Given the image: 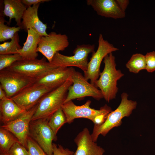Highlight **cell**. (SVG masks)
I'll return each instance as SVG.
<instances>
[{
  "mask_svg": "<svg viewBox=\"0 0 155 155\" xmlns=\"http://www.w3.org/2000/svg\"><path fill=\"white\" fill-rule=\"evenodd\" d=\"M104 67L94 86L99 88L105 100L109 102L115 98L118 92L117 82L124 75L120 69L116 68L115 58L112 53L106 55L103 60Z\"/></svg>",
  "mask_w": 155,
  "mask_h": 155,
  "instance_id": "obj_1",
  "label": "cell"
},
{
  "mask_svg": "<svg viewBox=\"0 0 155 155\" xmlns=\"http://www.w3.org/2000/svg\"><path fill=\"white\" fill-rule=\"evenodd\" d=\"M128 96L127 93H123L121 95L120 103L117 108L108 114L103 123L94 125L92 132L91 134L94 141L96 142L100 135L105 136L113 128L120 126L122 123V119L129 116L136 108L137 102L128 100Z\"/></svg>",
  "mask_w": 155,
  "mask_h": 155,
  "instance_id": "obj_2",
  "label": "cell"
},
{
  "mask_svg": "<svg viewBox=\"0 0 155 155\" xmlns=\"http://www.w3.org/2000/svg\"><path fill=\"white\" fill-rule=\"evenodd\" d=\"M72 84V82L69 79L59 87L45 95L38 102L31 121L50 119L53 113L61 108L67 97L68 89Z\"/></svg>",
  "mask_w": 155,
  "mask_h": 155,
  "instance_id": "obj_3",
  "label": "cell"
},
{
  "mask_svg": "<svg viewBox=\"0 0 155 155\" xmlns=\"http://www.w3.org/2000/svg\"><path fill=\"white\" fill-rule=\"evenodd\" d=\"M94 44L78 45L73 51V55L67 56L57 52L53 56L51 63L57 67H77L84 73L88 69V55L94 51Z\"/></svg>",
  "mask_w": 155,
  "mask_h": 155,
  "instance_id": "obj_4",
  "label": "cell"
},
{
  "mask_svg": "<svg viewBox=\"0 0 155 155\" xmlns=\"http://www.w3.org/2000/svg\"><path fill=\"white\" fill-rule=\"evenodd\" d=\"M71 79L72 84L69 86L64 103L76 99H82L86 97H91L99 100L103 98L100 90L89 83L84 76L74 69Z\"/></svg>",
  "mask_w": 155,
  "mask_h": 155,
  "instance_id": "obj_5",
  "label": "cell"
},
{
  "mask_svg": "<svg viewBox=\"0 0 155 155\" xmlns=\"http://www.w3.org/2000/svg\"><path fill=\"white\" fill-rule=\"evenodd\" d=\"M50 119H41L31 121L29 128V136L34 140L47 155H53V141L57 140L55 135L49 127Z\"/></svg>",
  "mask_w": 155,
  "mask_h": 155,
  "instance_id": "obj_6",
  "label": "cell"
},
{
  "mask_svg": "<svg viewBox=\"0 0 155 155\" xmlns=\"http://www.w3.org/2000/svg\"><path fill=\"white\" fill-rule=\"evenodd\" d=\"M91 101L88 100L84 104L78 106L75 105L72 100L63 104L61 108L66 118L67 123L72 122L74 119L78 118H85L93 122L97 116L103 114H109L112 111L107 104L96 110L90 107Z\"/></svg>",
  "mask_w": 155,
  "mask_h": 155,
  "instance_id": "obj_7",
  "label": "cell"
},
{
  "mask_svg": "<svg viewBox=\"0 0 155 155\" xmlns=\"http://www.w3.org/2000/svg\"><path fill=\"white\" fill-rule=\"evenodd\" d=\"M119 50L107 40H105L102 34H100L97 49L96 52L92 53L88 63L87 70L84 73L85 78L88 80H90V83L94 85L95 82L99 76L100 67L103 59L107 55Z\"/></svg>",
  "mask_w": 155,
  "mask_h": 155,
  "instance_id": "obj_8",
  "label": "cell"
},
{
  "mask_svg": "<svg viewBox=\"0 0 155 155\" xmlns=\"http://www.w3.org/2000/svg\"><path fill=\"white\" fill-rule=\"evenodd\" d=\"M35 79L6 69L0 71V86L8 98H11L33 84Z\"/></svg>",
  "mask_w": 155,
  "mask_h": 155,
  "instance_id": "obj_9",
  "label": "cell"
},
{
  "mask_svg": "<svg viewBox=\"0 0 155 155\" xmlns=\"http://www.w3.org/2000/svg\"><path fill=\"white\" fill-rule=\"evenodd\" d=\"M44 57L40 59H23L6 68L32 78H36L46 72L59 67L46 61Z\"/></svg>",
  "mask_w": 155,
  "mask_h": 155,
  "instance_id": "obj_10",
  "label": "cell"
},
{
  "mask_svg": "<svg viewBox=\"0 0 155 155\" xmlns=\"http://www.w3.org/2000/svg\"><path fill=\"white\" fill-rule=\"evenodd\" d=\"M69 45L68 37L66 34L51 32L48 36L41 37L37 51L42 54L51 63L56 53L64 51Z\"/></svg>",
  "mask_w": 155,
  "mask_h": 155,
  "instance_id": "obj_11",
  "label": "cell"
},
{
  "mask_svg": "<svg viewBox=\"0 0 155 155\" xmlns=\"http://www.w3.org/2000/svg\"><path fill=\"white\" fill-rule=\"evenodd\" d=\"M38 105V103L16 119L1 126V127L13 134L27 150V139L29 136L30 124Z\"/></svg>",
  "mask_w": 155,
  "mask_h": 155,
  "instance_id": "obj_12",
  "label": "cell"
},
{
  "mask_svg": "<svg viewBox=\"0 0 155 155\" xmlns=\"http://www.w3.org/2000/svg\"><path fill=\"white\" fill-rule=\"evenodd\" d=\"M51 90L44 86L34 83L11 98L20 107L27 111L36 105L45 95Z\"/></svg>",
  "mask_w": 155,
  "mask_h": 155,
  "instance_id": "obj_13",
  "label": "cell"
},
{
  "mask_svg": "<svg viewBox=\"0 0 155 155\" xmlns=\"http://www.w3.org/2000/svg\"><path fill=\"white\" fill-rule=\"evenodd\" d=\"M74 69L72 67L54 68L35 78L34 83L44 86L53 90L70 79Z\"/></svg>",
  "mask_w": 155,
  "mask_h": 155,
  "instance_id": "obj_14",
  "label": "cell"
},
{
  "mask_svg": "<svg viewBox=\"0 0 155 155\" xmlns=\"http://www.w3.org/2000/svg\"><path fill=\"white\" fill-rule=\"evenodd\" d=\"M74 140L77 148L73 155H103L105 152L103 148L93 141L87 128L80 132Z\"/></svg>",
  "mask_w": 155,
  "mask_h": 155,
  "instance_id": "obj_15",
  "label": "cell"
},
{
  "mask_svg": "<svg viewBox=\"0 0 155 155\" xmlns=\"http://www.w3.org/2000/svg\"><path fill=\"white\" fill-rule=\"evenodd\" d=\"M86 2L101 16L118 19L125 16V12L121 9L115 0H87Z\"/></svg>",
  "mask_w": 155,
  "mask_h": 155,
  "instance_id": "obj_16",
  "label": "cell"
},
{
  "mask_svg": "<svg viewBox=\"0 0 155 155\" xmlns=\"http://www.w3.org/2000/svg\"><path fill=\"white\" fill-rule=\"evenodd\" d=\"M40 3L27 8L22 17L21 29L27 32L28 29H32L41 36H46L48 35L46 32L47 24L41 21L38 15Z\"/></svg>",
  "mask_w": 155,
  "mask_h": 155,
  "instance_id": "obj_17",
  "label": "cell"
},
{
  "mask_svg": "<svg viewBox=\"0 0 155 155\" xmlns=\"http://www.w3.org/2000/svg\"><path fill=\"white\" fill-rule=\"evenodd\" d=\"M26 111L11 98H7L0 101V119L4 124L16 119Z\"/></svg>",
  "mask_w": 155,
  "mask_h": 155,
  "instance_id": "obj_18",
  "label": "cell"
},
{
  "mask_svg": "<svg viewBox=\"0 0 155 155\" xmlns=\"http://www.w3.org/2000/svg\"><path fill=\"white\" fill-rule=\"evenodd\" d=\"M3 13L9 17L8 24L10 25L12 19H14L18 27H21L22 20L27 7L21 0H4Z\"/></svg>",
  "mask_w": 155,
  "mask_h": 155,
  "instance_id": "obj_19",
  "label": "cell"
},
{
  "mask_svg": "<svg viewBox=\"0 0 155 155\" xmlns=\"http://www.w3.org/2000/svg\"><path fill=\"white\" fill-rule=\"evenodd\" d=\"M26 40L22 49L18 52L23 59H32L38 56L37 51L38 45L42 36L32 29H28Z\"/></svg>",
  "mask_w": 155,
  "mask_h": 155,
  "instance_id": "obj_20",
  "label": "cell"
},
{
  "mask_svg": "<svg viewBox=\"0 0 155 155\" xmlns=\"http://www.w3.org/2000/svg\"><path fill=\"white\" fill-rule=\"evenodd\" d=\"M11 133L0 127V152L1 155H8V151L16 143L19 142Z\"/></svg>",
  "mask_w": 155,
  "mask_h": 155,
  "instance_id": "obj_21",
  "label": "cell"
},
{
  "mask_svg": "<svg viewBox=\"0 0 155 155\" xmlns=\"http://www.w3.org/2000/svg\"><path fill=\"white\" fill-rule=\"evenodd\" d=\"M2 4L0 7V41L5 42L9 39H11L15 34L20 31L21 27L15 26L10 27L5 24L6 21L3 13V8Z\"/></svg>",
  "mask_w": 155,
  "mask_h": 155,
  "instance_id": "obj_22",
  "label": "cell"
},
{
  "mask_svg": "<svg viewBox=\"0 0 155 155\" xmlns=\"http://www.w3.org/2000/svg\"><path fill=\"white\" fill-rule=\"evenodd\" d=\"M146 65L145 55L135 53L132 55L126 64V67L129 72L137 73L140 71L146 69Z\"/></svg>",
  "mask_w": 155,
  "mask_h": 155,
  "instance_id": "obj_23",
  "label": "cell"
},
{
  "mask_svg": "<svg viewBox=\"0 0 155 155\" xmlns=\"http://www.w3.org/2000/svg\"><path fill=\"white\" fill-rule=\"evenodd\" d=\"M19 37L18 32L10 42H5L0 44V54L18 53V51L22 48L19 44Z\"/></svg>",
  "mask_w": 155,
  "mask_h": 155,
  "instance_id": "obj_24",
  "label": "cell"
},
{
  "mask_svg": "<svg viewBox=\"0 0 155 155\" xmlns=\"http://www.w3.org/2000/svg\"><path fill=\"white\" fill-rule=\"evenodd\" d=\"M65 123L66 118L61 108L53 114L48 122L49 127L56 135L58 130Z\"/></svg>",
  "mask_w": 155,
  "mask_h": 155,
  "instance_id": "obj_25",
  "label": "cell"
},
{
  "mask_svg": "<svg viewBox=\"0 0 155 155\" xmlns=\"http://www.w3.org/2000/svg\"><path fill=\"white\" fill-rule=\"evenodd\" d=\"M23 59L19 53L0 54V71L9 67L15 62Z\"/></svg>",
  "mask_w": 155,
  "mask_h": 155,
  "instance_id": "obj_26",
  "label": "cell"
},
{
  "mask_svg": "<svg viewBox=\"0 0 155 155\" xmlns=\"http://www.w3.org/2000/svg\"><path fill=\"white\" fill-rule=\"evenodd\" d=\"M27 145L29 155H47L39 145L29 136L27 139Z\"/></svg>",
  "mask_w": 155,
  "mask_h": 155,
  "instance_id": "obj_27",
  "label": "cell"
},
{
  "mask_svg": "<svg viewBox=\"0 0 155 155\" xmlns=\"http://www.w3.org/2000/svg\"><path fill=\"white\" fill-rule=\"evenodd\" d=\"M8 155H29V154L28 150L19 142H18L11 148Z\"/></svg>",
  "mask_w": 155,
  "mask_h": 155,
  "instance_id": "obj_28",
  "label": "cell"
},
{
  "mask_svg": "<svg viewBox=\"0 0 155 155\" xmlns=\"http://www.w3.org/2000/svg\"><path fill=\"white\" fill-rule=\"evenodd\" d=\"M145 56L146 63V70L148 72H153L155 71V51L148 52Z\"/></svg>",
  "mask_w": 155,
  "mask_h": 155,
  "instance_id": "obj_29",
  "label": "cell"
},
{
  "mask_svg": "<svg viewBox=\"0 0 155 155\" xmlns=\"http://www.w3.org/2000/svg\"><path fill=\"white\" fill-rule=\"evenodd\" d=\"M53 155H73L74 152L68 148H65L61 145L53 143Z\"/></svg>",
  "mask_w": 155,
  "mask_h": 155,
  "instance_id": "obj_30",
  "label": "cell"
},
{
  "mask_svg": "<svg viewBox=\"0 0 155 155\" xmlns=\"http://www.w3.org/2000/svg\"><path fill=\"white\" fill-rule=\"evenodd\" d=\"M22 2L27 7L42 2H48L49 0H21Z\"/></svg>",
  "mask_w": 155,
  "mask_h": 155,
  "instance_id": "obj_31",
  "label": "cell"
},
{
  "mask_svg": "<svg viewBox=\"0 0 155 155\" xmlns=\"http://www.w3.org/2000/svg\"><path fill=\"white\" fill-rule=\"evenodd\" d=\"M108 114H103L98 115L94 119L93 122L94 125H99L103 123L106 120Z\"/></svg>",
  "mask_w": 155,
  "mask_h": 155,
  "instance_id": "obj_32",
  "label": "cell"
},
{
  "mask_svg": "<svg viewBox=\"0 0 155 155\" xmlns=\"http://www.w3.org/2000/svg\"><path fill=\"white\" fill-rule=\"evenodd\" d=\"M115 1L121 9L125 12L129 4V1L128 0H115Z\"/></svg>",
  "mask_w": 155,
  "mask_h": 155,
  "instance_id": "obj_33",
  "label": "cell"
},
{
  "mask_svg": "<svg viewBox=\"0 0 155 155\" xmlns=\"http://www.w3.org/2000/svg\"><path fill=\"white\" fill-rule=\"evenodd\" d=\"M6 93L2 88L0 86V99L2 100L7 98Z\"/></svg>",
  "mask_w": 155,
  "mask_h": 155,
  "instance_id": "obj_34",
  "label": "cell"
},
{
  "mask_svg": "<svg viewBox=\"0 0 155 155\" xmlns=\"http://www.w3.org/2000/svg\"></svg>",
  "mask_w": 155,
  "mask_h": 155,
  "instance_id": "obj_35",
  "label": "cell"
}]
</instances>
